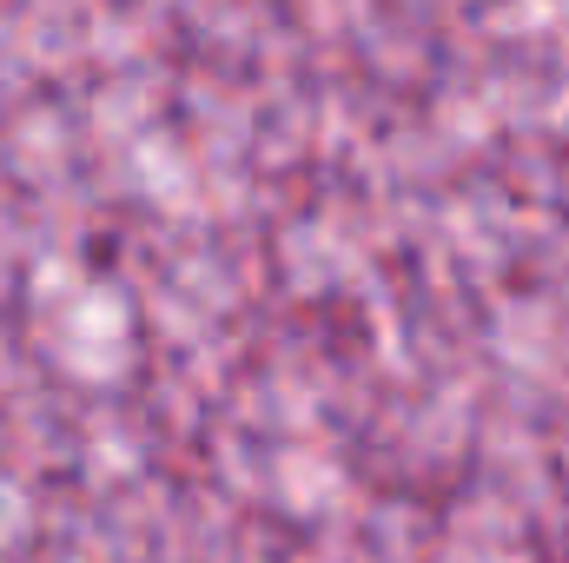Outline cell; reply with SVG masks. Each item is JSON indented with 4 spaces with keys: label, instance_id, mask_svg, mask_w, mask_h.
<instances>
[]
</instances>
